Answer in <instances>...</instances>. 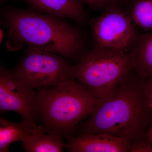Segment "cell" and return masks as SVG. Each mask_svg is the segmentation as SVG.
Wrapping results in <instances>:
<instances>
[{
  "mask_svg": "<svg viewBox=\"0 0 152 152\" xmlns=\"http://www.w3.org/2000/svg\"><path fill=\"white\" fill-rule=\"evenodd\" d=\"M131 152H152V144L145 139L132 142L131 144Z\"/></svg>",
  "mask_w": 152,
  "mask_h": 152,
  "instance_id": "9a60e30c",
  "label": "cell"
},
{
  "mask_svg": "<svg viewBox=\"0 0 152 152\" xmlns=\"http://www.w3.org/2000/svg\"><path fill=\"white\" fill-rule=\"evenodd\" d=\"M144 90L152 116V77L144 80Z\"/></svg>",
  "mask_w": 152,
  "mask_h": 152,
  "instance_id": "2e32d148",
  "label": "cell"
},
{
  "mask_svg": "<svg viewBox=\"0 0 152 152\" xmlns=\"http://www.w3.org/2000/svg\"><path fill=\"white\" fill-rule=\"evenodd\" d=\"M146 135L147 140L152 145V125L148 128Z\"/></svg>",
  "mask_w": 152,
  "mask_h": 152,
  "instance_id": "e0dca14e",
  "label": "cell"
},
{
  "mask_svg": "<svg viewBox=\"0 0 152 152\" xmlns=\"http://www.w3.org/2000/svg\"><path fill=\"white\" fill-rule=\"evenodd\" d=\"M37 124L23 121L15 123L4 119L0 114V152H9L10 145L21 141L32 125Z\"/></svg>",
  "mask_w": 152,
  "mask_h": 152,
  "instance_id": "7c38bea8",
  "label": "cell"
},
{
  "mask_svg": "<svg viewBox=\"0 0 152 152\" xmlns=\"http://www.w3.org/2000/svg\"><path fill=\"white\" fill-rule=\"evenodd\" d=\"M3 38V34L1 30L0 29V44Z\"/></svg>",
  "mask_w": 152,
  "mask_h": 152,
  "instance_id": "ac0fdd59",
  "label": "cell"
},
{
  "mask_svg": "<svg viewBox=\"0 0 152 152\" xmlns=\"http://www.w3.org/2000/svg\"><path fill=\"white\" fill-rule=\"evenodd\" d=\"M92 34L95 48L131 51L138 35L129 14L119 7L105 9L93 20Z\"/></svg>",
  "mask_w": 152,
  "mask_h": 152,
  "instance_id": "8992f818",
  "label": "cell"
},
{
  "mask_svg": "<svg viewBox=\"0 0 152 152\" xmlns=\"http://www.w3.org/2000/svg\"><path fill=\"white\" fill-rule=\"evenodd\" d=\"M36 92L0 62V114L15 112L23 120L37 124Z\"/></svg>",
  "mask_w": 152,
  "mask_h": 152,
  "instance_id": "52a82bcc",
  "label": "cell"
},
{
  "mask_svg": "<svg viewBox=\"0 0 152 152\" xmlns=\"http://www.w3.org/2000/svg\"><path fill=\"white\" fill-rule=\"evenodd\" d=\"M129 15L135 26L152 31V0H133Z\"/></svg>",
  "mask_w": 152,
  "mask_h": 152,
  "instance_id": "4fadbf2b",
  "label": "cell"
},
{
  "mask_svg": "<svg viewBox=\"0 0 152 152\" xmlns=\"http://www.w3.org/2000/svg\"><path fill=\"white\" fill-rule=\"evenodd\" d=\"M66 148L69 152H129L131 142L127 139L100 132L72 136Z\"/></svg>",
  "mask_w": 152,
  "mask_h": 152,
  "instance_id": "ba28073f",
  "label": "cell"
},
{
  "mask_svg": "<svg viewBox=\"0 0 152 152\" xmlns=\"http://www.w3.org/2000/svg\"><path fill=\"white\" fill-rule=\"evenodd\" d=\"M75 80L36 92L37 118L46 133L69 138L94 110L99 99Z\"/></svg>",
  "mask_w": 152,
  "mask_h": 152,
  "instance_id": "3957f363",
  "label": "cell"
},
{
  "mask_svg": "<svg viewBox=\"0 0 152 152\" xmlns=\"http://www.w3.org/2000/svg\"><path fill=\"white\" fill-rule=\"evenodd\" d=\"M74 66L60 55L28 47L12 71L29 86L37 90L74 79Z\"/></svg>",
  "mask_w": 152,
  "mask_h": 152,
  "instance_id": "5b68a950",
  "label": "cell"
},
{
  "mask_svg": "<svg viewBox=\"0 0 152 152\" xmlns=\"http://www.w3.org/2000/svg\"><path fill=\"white\" fill-rule=\"evenodd\" d=\"M133 71L131 52L95 48L74 66V79L99 99L109 95Z\"/></svg>",
  "mask_w": 152,
  "mask_h": 152,
  "instance_id": "277c9868",
  "label": "cell"
},
{
  "mask_svg": "<svg viewBox=\"0 0 152 152\" xmlns=\"http://www.w3.org/2000/svg\"><path fill=\"white\" fill-rule=\"evenodd\" d=\"M21 142L27 152H62L66 148L61 137L46 133L37 124L30 127Z\"/></svg>",
  "mask_w": 152,
  "mask_h": 152,
  "instance_id": "30bf717a",
  "label": "cell"
},
{
  "mask_svg": "<svg viewBox=\"0 0 152 152\" xmlns=\"http://www.w3.org/2000/svg\"><path fill=\"white\" fill-rule=\"evenodd\" d=\"M29 9L38 12L63 18H69L80 24L87 20L84 4L80 0H21Z\"/></svg>",
  "mask_w": 152,
  "mask_h": 152,
  "instance_id": "9c48e42d",
  "label": "cell"
},
{
  "mask_svg": "<svg viewBox=\"0 0 152 152\" xmlns=\"http://www.w3.org/2000/svg\"><path fill=\"white\" fill-rule=\"evenodd\" d=\"M132 73L111 93L99 99L91 117L77 126L72 136L107 133L131 143L146 137L152 116L144 92V80L136 74L133 77Z\"/></svg>",
  "mask_w": 152,
  "mask_h": 152,
  "instance_id": "6da1fadb",
  "label": "cell"
},
{
  "mask_svg": "<svg viewBox=\"0 0 152 152\" xmlns=\"http://www.w3.org/2000/svg\"><path fill=\"white\" fill-rule=\"evenodd\" d=\"M84 4L95 9H105L119 7L125 0H80Z\"/></svg>",
  "mask_w": 152,
  "mask_h": 152,
  "instance_id": "5bb4252c",
  "label": "cell"
},
{
  "mask_svg": "<svg viewBox=\"0 0 152 152\" xmlns=\"http://www.w3.org/2000/svg\"><path fill=\"white\" fill-rule=\"evenodd\" d=\"M133 72L141 78L152 77V31L138 36L131 51Z\"/></svg>",
  "mask_w": 152,
  "mask_h": 152,
  "instance_id": "8fae6325",
  "label": "cell"
},
{
  "mask_svg": "<svg viewBox=\"0 0 152 152\" xmlns=\"http://www.w3.org/2000/svg\"><path fill=\"white\" fill-rule=\"evenodd\" d=\"M0 24L7 30L9 50L23 44L60 55L66 59L85 53L83 34L63 18L12 7L0 9Z\"/></svg>",
  "mask_w": 152,
  "mask_h": 152,
  "instance_id": "7a4b0ae2",
  "label": "cell"
},
{
  "mask_svg": "<svg viewBox=\"0 0 152 152\" xmlns=\"http://www.w3.org/2000/svg\"><path fill=\"white\" fill-rule=\"evenodd\" d=\"M10 0H0V6L1 5L3 4H4L7 2L8 1H9Z\"/></svg>",
  "mask_w": 152,
  "mask_h": 152,
  "instance_id": "d6986e66",
  "label": "cell"
}]
</instances>
